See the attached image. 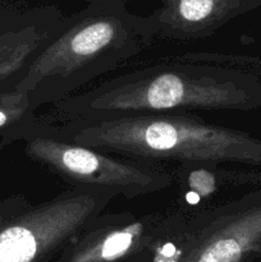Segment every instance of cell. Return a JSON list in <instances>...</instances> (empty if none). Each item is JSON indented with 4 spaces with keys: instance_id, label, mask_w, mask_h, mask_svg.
<instances>
[{
    "instance_id": "cell-1",
    "label": "cell",
    "mask_w": 261,
    "mask_h": 262,
    "mask_svg": "<svg viewBox=\"0 0 261 262\" xmlns=\"http://www.w3.org/2000/svg\"><path fill=\"white\" fill-rule=\"evenodd\" d=\"M105 79L53 105L59 118L252 112L261 109V78L215 64L171 60Z\"/></svg>"
},
{
    "instance_id": "cell-2",
    "label": "cell",
    "mask_w": 261,
    "mask_h": 262,
    "mask_svg": "<svg viewBox=\"0 0 261 262\" xmlns=\"http://www.w3.org/2000/svg\"><path fill=\"white\" fill-rule=\"evenodd\" d=\"M61 140L150 163H219L261 166V138L206 122L194 114L40 117Z\"/></svg>"
},
{
    "instance_id": "cell-3",
    "label": "cell",
    "mask_w": 261,
    "mask_h": 262,
    "mask_svg": "<svg viewBox=\"0 0 261 262\" xmlns=\"http://www.w3.org/2000/svg\"><path fill=\"white\" fill-rule=\"evenodd\" d=\"M155 37L153 19H135L114 8L90 10L56 25L18 71L12 91L33 112L53 106L137 56Z\"/></svg>"
},
{
    "instance_id": "cell-4",
    "label": "cell",
    "mask_w": 261,
    "mask_h": 262,
    "mask_svg": "<svg viewBox=\"0 0 261 262\" xmlns=\"http://www.w3.org/2000/svg\"><path fill=\"white\" fill-rule=\"evenodd\" d=\"M261 260V187L186 216L130 262Z\"/></svg>"
},
{
    "instance_id": "cell-5",
    "label": "cell",
    "mask_w": 261,
    "mask_h": 262,
    "mask_svg": "<svg viewBox=\"0 0 261 262\" xmlns=\"http://www.w3.org/2000/svg\"><path fill=\"white\" fill-rule=\"evenodd\" d=\"M26 151L71 188L136 199L171 187L169 165L124 158L56 137L40 118L23 128Z\"/></svg>"
},
{
    "instance_id": "cell-6",
    "label": "cell",
    "mask_w": 261,
    "mask_h": 262,
    "mask_svg": "<svg viewBox=\"0 0 261 262\" xmlns=\"http://www.w3.org/2000/svg\"><path fill=\"white\" fill-rule=\"evenodd\" d=\"M182 217L170 209L141 216L100 214L63 248L58 262H130Z\"/></svg>"
},
{
    "instance_id": "cell-7",
    "label": "cell",
    "mask_w": 261,
    "mask_h": 262,
    "mask_svg": "<svg viewBox=\"0 0 261 262\" xmlns=\"http://www.w3.org/2000/svg\"><path fill=\"white\" fill-rule=\"evenodd\" d=\"M219 163H183L169 165L174 202L170 210L186 216L230 201L232 193L261 187L260 169L227 168Z\"/></svg>"
},
{
    "instance_id": "cell-8",
    "label": "cell",
    "mask_w": 261,
    "mask_h": 262,
    "mask_svg": "<svg viewBox=\"0 0 261 262\" xmlns=\"http://www.w3.org/2000/svg\"><path fill=\"white\" fill-rule=\"evenodd\" d=\"M261 4V0H174L153 22L156 36L191 41L211 35L225 20Z\"/></svg>"
}]
</instances>
